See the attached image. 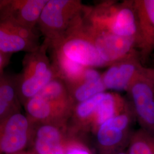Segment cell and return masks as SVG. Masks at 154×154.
Returning a JSON list of instances; mask_svg holds the SVG:
<instances>
[{"label": "cell", "instance_id": "obj_1", "mask_svg": "<svg viewBox=\"0 0 154 154\" xmlns=\"http://www.w3.org/2000/svg\"><path fill=\"white\" fill-rule=\"evenodd\" d=\"M49 44L52 63L66 61L87 68L108 67L87 30L84 13L62 37Z\"/></svg>", "mask_w": 154, "mask_h": 154}, {"label": "cell", "instance_id": "obj_2", "mask_svg": "<svg viewBox=\"0 0 154 154\" xmlns=\"http://www.w3.org/2000/svg\"><path fill=\"white\" fill-rule=\"evenodd\" d=\"M49 44L44 39L37 49L27 53L22 61V70L16 76L18 97L23 105L36 95L54 78L58 77L48 55Z\"/></svg>", "mask_w": 154, "mask_h": 154}, {"label": "cell", "instance_id": "obj_3", "mask_svg": "<svg viewBox=\"0 0 154 154\" xmlns=\"http://www.w3.org/2000/svg\"><path fill=\"white\" fill-rule=\"evenodd\" d=\"M88 21L93 28L138 40V24L134 1H105L92 7Z\"/></svg>", "mask_w": 154, "mask_h": 154}, {"label": "cell", "instance_id": "obj_4", "mask_svg": "<svg viewBox=\"0 0 154 154\" xmlns=\"http://www.w3.org/2000/svg\"><path fill=\"white\" fill-rule=\"evenodd\" d=\"M86 7L80 0H48L37 24L44 39L51 42L60 38Z\"/></svg>", "mask_w": 154, "mask_h": 154}, {"label": "cell", "instance_id": "obj_5", "mask_svg": "<svg viewBox=\"0 0 154 154\" xmlns=\"http://www.w3.org/2000/svg\"><path fill=\"white\" fill-rule=\"evenodd\" d=\"M136 120L131 105L98 128L93 134L98 154H118L127 148Z\"/></svg>", "mask_w": 154, "mask_h": 154}, {"label": "cell", "instance_id": "obj_6", "mask_svg": "<svg viewBox=\"0 0 154 154\" xmlns=\"http://www.w3.org/2000/svg\"><path fill=\"white\" fill-rule=\"evenodd\" d=\"M102 77L107 90L127 92L138 79H148L154 81V67L144 66L139 54L136 53L111 65Z\"/></svg>", "mask_w": 154, "mask_h": 154}, {"label": "cell", "instance_id": "obj_7", "mask_svg": "<svg viewBox=\"0 0 154 154\" xmlns=\"http://www.w3.org/2000/svg\"><path fill=\"white\" fill-rule=\"evenodd\" d=\"M33 123L21 112L0 122V154L22 152L31 141Z\"/></svg>", "mask_w": 154, "mask_h": 154}, {"label": "cell", "instance_id": "obj_8", "mask_svg": "<svg viewBox=\"0 0 154 154\" xmlns=\"http://www.w3.org/2000/svg\"><path fill=\"white\" fill-rule=\"evenodd\" d=\"M85 22L88 33L108 67L138 53L137 39L135 38L122 37L109 32L96 30Z\"/></svg>", "mask_w": 154, "mask_h": 154}, {"label": "cell", "instance_id": "obj_9", "mask_svg": "<svg viewBox=\"0 0 154 154\" xmlns=\"http://www.w3.org/2000/svg\"><path fill=\"white\" fill-rule=\"evenodd\" d=\"M26 116L34 124H53L67 126L73 106L44 99L38 95L23 105Z\"/></svg>", "mask_w": 154, "mask_h": 154}, {"label": "cell", "instance_id": "obj_10", "mask_svg": "<svg viewBox=\"0 0 154 154\" xmlns=\"http://www.w3.org/2000/svg\"><path fill=\"white\" fill-rule=\"evenodd\" d=\"M127 92L140 128L154 134V81L140 79L132 83Z\"/></svg>", "mask_w": 154, "mask_h": 154}, {"label": "cell", "instance_id": "obj_11", "mask_svg": "<svg viewBox=\"0 0 154 154\" xmlns=\"http://www.w3.org/2000/svg\"><path fill=\"white\" fill-rule=\"evenodd\" d=\"M67 126L34 124L32 139L35 154H65L72 138Z\"/></svg>", "mask_w": 154, "mask_h": 154}, {"label": "cell", "instance_id": "obj_12", "mask_svg": "<svg viewBox=\"0 0 154 154\" xmlns=\"http://www.w3.org/2000/svg\"><path fill=\"white\" fill-rule=\"evenodd\" d=\"M40 45L35 30L0 18V52L9 55L19 51L29 53L37 49Z\"/></svg>", "mask_w": 154, "mask_h": 154}, {"label": "cell", "instance_id": "obj_13", "mask_svg": "<svg viewBox=\"0 0 154 154\" xmlns=\"http://www.w3.org/2000/svg\"><path fill=\"white\" fill-rule=\"evenodd\" d=\"M138 24L137 45L144 65L154 51V0H133Z\"/></svg>", "mask_w": 154, "mask_h": 154}, {"label": "cell", "instance_id": "obj_14", "mask_svg": "<svg viewBox=\"0 0 154 154\" xmlns=\"http://www.w3.org/2000/svg\"><path fill=\"white\" fill-rule=\"evenodd\" d=\"M48 0H8L0 10V18L35 30L42 11Z\"/></svg>", "mask_w": 154, "mask_h": 154}, {"label": "cell", "instance_id": "obj_15", "mask_svg": "<svg viewBox=\"0 0 154 154\" xmlns=\"http://www.w3.org/2000/svg\"><path fill=\"white\" fill-rule=\"evenodd\" d=\"M67 86L74 106L107 90L102 74L94 68H86L79 80Z\"/></svg>", "mask_w": 154, "mask_h": 154}, {"label": "cell", "instance_id": "obj_16", "mask_svg": "<svg viewBox=\"0 0 154 154\" xmlns=\"http://www.w3.org/2000/svg\"><path fill=\"white\" fill-rule=\"evenodd\" d=\"M130 105L119 94L105 92L98 105L91 132L94 134L100 125L126 110Z\"/></svg>", "mask_w": 154, "mask_h": 154}, {"label": "cell", "instance_id": "obj_17", "mask_svg": "<svg viewBox=\"0 0 154 154\" xmlns=\"http://www.w3.org/2000/svg\"><path fill=\"white\" fill-rule=\"evenodd\" d=\"M21 105L16 76L4 73L0 76V122L21 112Z\"/></svg>", "mask_w": 154, "mask_h": 154}, {"label": "cell", "instance_id": "obj_18", "mask_svg": "<svg viewBox=\"0 0 154 154\" xmlns=\"http://www.w3.org/2000/svg\"><path fill=\"white\" fill-rule=\"evenodd\" d=\"M126 152L127 154H154V134L139 128L134 131Z\"/></svg>", "mask_w": 154, "mask_h": 154}, {"label": "cell", "instance_id": "obj_19", "mask_svg": "<svg viewBox=\"0 0 154 154\" xmlns=\"http://www.w3.org/2000/svg\"><path fill=\"white\" fill-rule=\"evenodd\" d=\"M65 154H93L84 140L73 137L69 144Z\"/></svg>", "mask_w": 154, "mask_h": 154}, {"label": "cell", "instance_id": "obj_20", "mask_svg": "<svg viewBox=\"0 0 154 154\" xmlns=\"http://www.w3.org/2000/svg\"><path fill=\"white\" fill-rule=\"evenodd\" d=\"M11 55L0 52V76L4 73V69L9 63Z\"/></svg>", "mask_w": 154, "mask_h": 154}, {"label": "cell", "instance_id": "obj_21", "mask_svg": "<svg viewBox=\"0 0 154 154\" xmlns=\"http://www.w3.org/2000/svg\"><path fill=\"white\" fill-rule=\"evenodd\" d=\"M8 0H0V10L5 5Z\"/></svg>", "mask_w": 154, "mask_h": 154}, {"label": "cell", "instance_id": "obj_22", "mask_svg": "<svg viewBox=\"0 0 154 154\" xmlns=\"http://www.w3.org/2000/svg\"><path fill=\"white\" fill-rule=\"evenodd\" d=\"M118 154H127L126 151H122L121 152L118 153Z\"/></svg>", "mask_w": 154, "mask_h": 154}, {"label": "cell", "instance_id": "obj_23", "mask_svg": "<svg viewBox=\"0 0 154 154\" xmlns=\"http://www.w3.org/2000/svg\"><path fill=\"white\" fill-rule=\"evenodd\" d=\"M35 154V153H29V152H23V154Z\"/></svg>", "mask_w": 154, "mask_h": 154}, {"label": "cell", "instance_id": "obj_24", "mask_svg": "<svg viewBox=\"0 0 154 154\" xmlns=\"http://www.w3.org/2000/svg\"><path fill=\"white\" fill-rule=\"evenodd\" d=\"M23 154V151H22V152H18V153H17V154Z\"/></svg>", "mask_w": 154, "mask_h": 154}]
</instances>
